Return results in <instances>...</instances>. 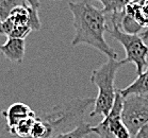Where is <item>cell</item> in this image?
<instances>
[{
  "label": "cell",
  "mask_w": 148,
  "mask_h": 138,
  "mask_svg": "<svg viewBox=\"0 0 148 138\" xmlns=\"http://www.w3.org/2000/svg\"><path fill=\"white\" fill-rule=\"evenodd\" d=\"M125 13L142 27H148V0H133L126 7Z\"/></svg>",
  "instance_id": "cell-9"
},
{
  "label": "cell",
  "mask_w": 148,
  "mask_h": 138,
  "mask_svg": "<svg viewBox=\"0 0 148 138\" xmlns=\"http://www.w3.org/2000/svg\"><path fill=\"white\" fill-rule=\"evenodd\" d=\"M0 27H1V20H0ZM0 34H1V30H0Z\"/></svg>",
  "instance_id": "cell-18"
},
{
  "label": "cell",
  "mask_w": 148,
  "mask_h": 138,
  "mask_svg": "<svg viewBox=\"0 0 148 138\" xmlns=\"http://www.w3.org/2000/svg\"><path fill=\"white\" fill-rule=\"evenodd\" d=\"M36 118V115L34 116H31V117H28L16 125V128H14V131L12 133H9L12 136H15V137L18 138H29L30 136V132L31 128H32V125H33V122Z\"/></svg>",
  "instance_id": "cell-13"
},
{
  "label": "cell",
  "mask_w": 148,
  "mask_h": 138,
  "mask_svg": "<svg viewBox=\"0 0 148 138\" xmlns=\"http://www.w3.org/2000/svg\"><path fill=\"white\" fill-rule=\"evenodd\" d=\"M68 7L74 17L75 36L71 46L86 45L100 51L108 58L117 60V53L104 38L108 24L102 10L92 5L88 0L69 1Z\"/></svg>",
  "instance_id": "cell-1"
},
{
  "label": "cell",
  "mask_w": 148,
  "mask_h": 138,
  "mask_svg": "<svg viewBox=\"0 0 148 138\" xmlns=\"http://www.w3.org/2000/svg\"><path fill=\"white\" fill-rule=\"evenodd\" d=\"M107 32L124 47L126 51L125 63H133L136 68V73L141 74L147 65L148 46L138 34H129L121 30L119 26L112 24V28H107Z\"/></svg>",
  "instance_id": "cell-3"
},
{
  "label": "cell",
  "mask_w": 148,
  "mask_h": 138,
  "mask_svg": "<svg viewBox=\"0 0 148 138\" xmlns=\"http://www.w3.org/2000/svg\"><path fill=\"white\" fill-rule=\"evenodd\" d=\"M123 98L136 94V96H143L145 94H148V66L147 69L144 70L141 74H138V77L131 84L128 85L124 89L119 90Z\"/></svg>",
  "instance_id": "cell-10"
},
{
  "label": "cell",
  "mask_w": 148,
  "mask_h": 138,
  "mask_svg": "<svg viewBox=\"0 0 148 138\" xmlns=\"http://www.w3.org/2000/svg\"><path fill=\"white\" fill-rule=\"evenodd\" d=\"M123 101L124 98L119 90H117L110 113L100 123L92 126V133L98 135L99 138H131L128 128L121 120Z\"/></svg>",
  "instance_id": "cell-5"
},
{
  "label": "cell",
  "mask_w": 148,
  "mask_h": 138,
  "mask_svg": "<svg viewBox=\"0 0 148 138\" xmlns=\"http://www.w3.org/2000/svg\"><path fill=\"white\" fill-rule=\"evenodd\" d=\"M121 120L132 137L148 122V99L143 96L131 94L124 98Z\"/></svg>",
  "instance_id": "cell-4"
},
{
  "label": "cell",
  "mask_w": 148,
  "mask_h": 138,
  "mask_svg": "<svg viewBox=\"0 0 148 138\" xmlns=\"http://www.w3.org/2000/svg\"><path fill=\"white\" fill-rule=\"evenodd\" d=\"M19 5H26V0H0V20H4L11 11Z\"/></svg>",
  "instance_id": "cell-14"
},
{
  "label": "cell",
  "mask_w": 148,
  "mask_h": 138,
  "mask_svg": "<svg viewBox=\"0 0 148 138\" xmlns=\"http://www.w3.org/2000/svg\"><path fill=\"white\" fill-rule=\"evenodd\" d=\"M119 28H121V29L124 30V32H126V33L138 34V32L142 30L143 27H142L141 24H138L133 18H131V17L128 16V15H126V13H125L124 17H123V19H121V21Z\"/></svg>",
  "instance_id": "cell-15"
},
{
  "label": "cell",
  "mask_w": 148,
  "mask_h": 138,
  "mask_svg": "<svg viewBox=\"0 0 148 138\" xmlns=\"http://www.w3.org/2000/svg\"><path fill=\"white\" fill-rule=\"evenodd\" d=\"M92 133V125L85 122H81L73 130L65 132H60L51 136L50 138H85Z\"/></svg>",
  "instance_id": "cell-11"
},
{
  "label": "cell",
  "mask_w": 148,
  "mask_h": 138,
  "mask_svg": "<svg viewBox=\"0 0 148 138\" xmlns=\"http://www.w3.org/2000/svg\"><path fill=\"white\" fill-rule=\"evenodd\" d=\"M34 115H36L35 111H32L29 105L21 102L13 103L11 106H9L8 109L2 111V116L5 118V121H7V132L12 133L21 120Z\"/></svg>",
  "instance_id": "cell-7"
},
{
  "label": "cell",
  "mask_w": 148,
  "mask_h": 138,
  "mask_svg": "<svg viewBox=\"0 0 148 138\" xmlns=\"http://www.w3.org/2000/svg\"><path fill=\"white\" fill-rule=\"evenodd\" d=\"M52 1H61V0H52Z\"/></svg>",
  "instance_id": "cell-19"
},
{
  "label": "cell",
  "mask_w": 148,
  "mask_h": 138,
  "mask_svg": "<svg viewBox=\"0 0 148 138\" xmlns=\"http://www.w3.org/2000/svg\"><path fill=\"white\" fill-rule=\"evenodd\" d=\"M26 3L29 5V7H33V9H40V0H26Z\"/></svg>",
  "instance_id": "cell-17"
},
{
  "label": "cell",
  "mask_w": 148,
  "mask_h": 138,
  "mask_svg": "<svg viewBox=\"0 0 148 138\" xmlns=\"http://www.w3.org/2000/svg\"><path fill=\"white\" fill-rule=\"evenodd\" d=\"M135 138H148V122L138 132Z\"/></svg>",
  "instance_id": "cell-16"
},
{
  "label": "cell",
  "mask_w": 148,
  "mask_h": 138,
  "mask_svg": "<svg viewBox=\"0 0 148 138\" xmlns=\"http://www.w3.org/2000/svg\"><path fill=\"white\" fill-rule=\"evenodd\" d=\"M102 4L104 14H114L124 12L126 7L133 0H98Z\"/></svg>",
  "instance_id": "cell-12"
},
{
  "label": "cell",
  "mask_w": 148,
  "mask_h": 138,
  "mask_svg": "<svg viewBox=\"0 0 148 138\" xmlns=\"http://www.w3.org/2000/svg\"><path fill=\"white\" fill-rule=\"evenodd\" d=\"M124 60H112L108 58V61L102 64L99 68L94 69L91 75V82L98 88L97 98L94 102V109L90 116H103L106 117L110 113L116 96V89L114 86L115 77L118 69L125 65Z\"/></svg>",
  "instance_id": "cell-2"
},
{
  "label": "cell",
  "mask_w": 148,
  "mask_h": 138,
  "mask_svg": "<svg viewBox=\"0 0 148 138\" xmlns=\"http://www.w3.org/2000/svg\"><path fill=\"white\" fill-rule=\"evenodd\" d=\"M0 52L3 54L8 61L21 64L26 53L25 39L8 37L7 41L4 44L0 45Z\"/></svg>",
  "instance_id": "cell-8"
},
{
  "label": "cell",
  "mask_w": 148,
  "mask_h": 138,
  "mask_svg": "<svg viewBox=\"0 0 148 138\" xmlns=\"http://www.w3.org/2000/svg\"><path fill=\"white\" fill-rule=\"evenodd\" d=\"M19 27H30V12L28 5H19L11 11L9 16L1 21L0 30L1 34L9 36L15 28Z\"/></svg>",
  "instance_id": "cell-6"
}]
</instances>
